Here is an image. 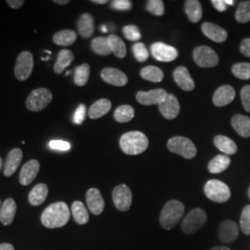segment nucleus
<instances>
[{"instance_id": "nucleus-34", "label": "nucleus", "mask_w": 250, "mask_h": 250, "mask_svg": "<svg viewBox=\"0 0 250 250\" xmlns=\"http://www.w3.org/2000/svg\"><path fill=\"white\" fill-rule=\"evenodd\" d=\"M140 75L145 80L152 83H160L163 80L164 74L159 67L156 66H146L140 71Z\"/></svg>"}, {"instance_id": "nucleus-53", "label": "nucleus", "mask_w": 250, "mask_h": 250, "mask_svg": "<svg viewBox=\"0 0 250 250\" xmlns=\"http://www.w3.org/2000/svg\"><path fill=\"white\" fill-rule=\"evenodd\" d=\"M92 3H95V4H99V5H102V4H107V0H92L91 1Z\"/></svg>"}, {"instance_id": "nucleus-31", "label": "nucleus", "mask_w": 250, "mask_h": 250, "mask_svg": "<svg viewBox=\"0 0 250 250\" xmlns=\"http://www.w3.org/2000/svg\"><path fill=\"white\" fill-rule=\"evenodd\" d=\"M77 34L72 30H62L57 32L53 36V42L61 46L71 45L76 41Z\"/></svg>"}, {"instance_id": "nucleus-56", "label": "nucleus", "mask_w": 250, "mask_h": 250, "mask_svg": "<svg viewBox=\"0 0 250 250\" xmlns=\"http://www.w3.org/2000/svg\"><path fill=\"white\" fill-rule=\"evenodd\" d=\"M101 30H102L103 32H107V29H106V27L104 26V25L101 27Z\"/></svg>"}, {"instance_id": "nucleus-13", "label": "nucleus", "mask_w": 250, "mask_h": 250, "mask_svg": "<svg viewBox=\"0 0 250 250\" xmlns=\"http://www.w3.org/2000/svg\"><path fill=\"white\" fill-rule=\"evenodd\" d=\"M159 108L161 115L167 120H173L178 116L180 112V104L177 98L172 95L168 94L166 99L159 105Z\"/></svg>"}, {"instance_id": "nucleus-21", "label": "nucleus", "mask_w": 250, "mask_h": 250, "mask_svg": "<svg viewBox=\"0 0 250 250\" xmlns=\"http://www.w3.org/2000/svg\"><path fill=\"white\" fill-rule=\"evenodd\" d=\"M201 30L208 38L216 43H223L228 36L227 32L224 28L211 22H204L201 26Z\"/></svg>"}, {"instance_id": "nucleus-23", "label": "nucleus", "mask_w": 250, "mask_h": 250, "mask_svg": "<svg viewBox=\"0 0 250 250\" xmlns=\"http://www.w3.org/2000/svg\"><path fill=\"white\" fill-rule=\"evenodd\" d=\"M95 21L90 13H84L77 21V28L80 36L83 38H89L95 31Z\"/></svg>"}, {"instance_id": "nucleus-8", "label": "nucleus", "mask_w": 250, "mask_h": 250, "mask_svg": "<svg viewBox=\"0 0 250 250\" xmlns=\"http://www.w3.org/2000/svg\"><path fill=\"white\" fill-rule=\"evenodd\" d=\"M34 65V56L31 52L22 51L19 54L14 68V74L17 80L26 81L32 74Z\"/></svg>"}, {"instance_id": "nucleus-41", "label": "nucleus", "mask_w": 250, "mask_h": 250, "mask_svg": "<svg viewBox=\"0 0 250 250\" xmlns=\"http://www.w3.org/2000/svg\"><path fill=\"white\" fill-rule=\"evenodd\" d=\"M146 9L156 16H162L164 14V3L161 0H149L146 3Z\"/></svg>"}, {"instance_id": "nucleus-16", "label": "nucleus", "mask_w": 250, "mask_h": 250, "mask_svg": "<svg viewBox=\"0 0 250 250\" xmlns=\"http://www.w3.org/2000/svg\"><path fill=\"white\" fill-rule=\"evenodd\" d=\"M40 170V163L36 160L27 161L20 173V183L22 186H29L34 182Z\"/></svg>"}, {"instance_id": "nucleus-57", "label": "nucleus", "mask_w": 250, "mask_h": 250, "mask_svg": "<svg viewBox=\"0 0 250 250\" xmlns=\"http://www.w3.org/2000/svg\"><path fill=\"white\" fill-rule=\"evenodd\" d=\"M2 164H3V162H2V159L0 158V170H1V168H2Z\"/></svg>"}, {"instance_id": "nucleus-30", "label": "nucleus", "mask_w": 250, "mask_h": 250, "mask_svg": "<svg viewBox=\"0 0 250 250\" xmlns=\"http://www.w3.org/2000/svg\"><path fill=\"white\" fill-rule=\"evenodd\" d=\"M230 164H231V160L227 155H224V154L218 155L208 163V170L213 174L221 173L224 170H227Z\"/></svg>"}, {"instance_id": "nucleus-11", "label": "nucleus", "mask_w": 250, "mask_h": 250, "mask_svg": "<svg viewBox=\"0 0 250 250\" xmlns=\"http://www.w3.org/2000/svg\"><path fill=\"white\" fill-rule=\"evenodd\" d=\"M150 51L154 59L161 62H173L178 57V51L175 47L161 42L152 44Z\"/></svg>"}, {"instance_id": "nucleus-2", "label": "nucleus", "mask_w": 250, "mask_h": 250, "mask_svg": "<svg viewBox=\"0 0 250 250\" xmlns=\"http://www.w3.org/2000/svg\"><path fill=\"white\" fill-rule=\"evenodd\" d=\"M120 146L127 155H138L146 150L148 139L142 132H128L121 137Z\"/></svg>"}, {"instance_id": "nucleus-26", "label": "nucleus", "mask_w": 250, "mask_h": 250, "mask_svg": "<svg viewBox=\"0 0 250 250\" xmlns=\"http://www.w3.org/2000/svg\"><path fill=\"white\" fill-rule=\"evenodd\" d=\"M74 60V55L69 49H62L58 54L56 63L54 64V72L57 74H62L65 69L71 65Z\"/></svg>"}, {"instance_id": "nucleus-28", "label": "nucleus", "mask_w": 250, "mask_h": 250, "mask_svg": "<svg viewBox=\"0 0 250 250\" xmlns=\"http://www.w3.org/2000/svg\"><path fill=\"white\" fill-rule=\"evenodd\" d=\"M185 10L190 21L198 22L203 15L202 6L198 0H188L185 3Z\"/></svg>"}, {"instance_id": "nucleus-48", "label": "nucleus", "mask_w": 250, "mask_h": 250, "mask_svg": "<svg viewBox=\"0 0 250 250\" xmlns=\"http://www.w3.org/2000/svg\"><path fill=\"white\" fill-rule=\"evenodd\" d=\"M240 51L244 56L250 58V38H246L242 41Z\"/></svg>"}, {"instance_id": "nucleus-54", "label": "nucleus", "mask_w": 250, "mask_h": 250, "mask_svg": "<svg viewBox=\"0 0 250 250\" xmlns=\"http://www.w3.org/2000/svg\"><path fill=\"white\" fill-rule=\"evenodd\" d=\"M231 250L229 248H227V247H224V246H220V247H216V248H213L212 250Z\"/></svg>"}, {"instance_id": "nucleus-17", "label": "nucleus", "mask_w": 250, "mask_h": 250, "mask_svg": "<svg viewBox=\"0 0 250 250\" xmlns=\"http://www.w3.org/2000/svg\"><path fill=\"white\" fill-rule=\"evenodd\" d=\"M239 234L238 225L233 221L226 220L220 225L219 237L220 240L224 243H232L235 241Z\"/></svg>"}, {"instance_id": "nucleus-20", "label": "nucleus", "mask_w": 250, "mask_h": 250, "mask_svg": "<svg viewBox=\"0 0 250 250\" xmlns=\"http://www.w3.org/2000/svg\"><path fill=\"white\" fill-rule=\"evenodd\" d=\"M173 78L179 87L185 91H192L195 88V82L191 77L189 71L184 66H180L174 70Z\"/></svg>"}, {"instance_id": "nucleus-3", "label": "nucleus", "mask_w": 250, "mask_h": 250, "mask_svg": "<svg viewBox=\"0 0 250 250\" xmlns=\"http://www.w3.org/2000/svg\"><path fill=\"white\" fill-rule=\"evenodd\" d=\"M185 212V206L178 200H170L166 203L161 210L160 222L166 230L173 229Z\"/></svg>"}, {"instance_id": "nucleus-19", "label": "nucleus", "mask_w": 250, "mask_h": 250, "mask_svg": "<svg viewBox=\"0 0 250 250\" xmlns=\"http://www.w3.org/2000/svg\"><path fill=\"white\" fill-rule=\"evenodd\" d=\"M22 156L23 154L20 148H13L9 152L4 166V175L6 177H10L15 173L21 162Z\"/></svg>"}, {"instance_id": "nucleus-40", "label": "nucleus", "mask_w": 250, "mask_h": 250, "mask_svg": "<svg viewBox=\"0 0 250 250\" xmlns=\"http://www.w3.org/2000/svg\"><path fill=\"white\" fill-rule=\"evenodd\" d=\"M133 53L135 60L139 62H145L146 61H147L149 57V53L146 46L141 42H136L133 45Z\"/></svg>"}, {"instance_id": "nucleus-10", "label": "nucleus", "mask_w": 250, "mask_h": 250, "mask_svg": "<svg viewBox=\"0 0 250 250\" xmlns=\"http://www.w3.org/2000/svg\"><path fill=\"white\" fill-rule=\"evenodd\" d=\"M112 199L117 209L127 211L131 208L133 201L132 191L126 185H120L113 189Z\"/></svg>"}, {"instance_id": "nucleus-27", "label": "nucleus", "mask_w": 250, "mask_h": 250, "mask_svg": "<svg viewBox=\"0 0 250 250\" xmlns=\"http://www.w3.org/2000/svg\"><path fill=\"white\" fill-rule=\"evenodd\" d=\"M48 195V188L45 184H38L29 194V202L33 206H40L43 204Z\"/></svg>"}, {"instance_id": "nucleus-45", "label": "nucleus", "mask_w": 250, "mask_h": 250, "mask_svg": "<svg viewBox=\"0 0 250 250\" xmlns=\"http://www.w3.org/2000/svg\"><path fill=\"white\" fill-rule=\"evenodd\" d=\"M241 100L244 108L250 112V85H246L242 88Z\"/></svg>"}, {"instance_id": "nucleus-50", "label": "nucleus", "mask_w": 250, "mask_h": 250, "mask_svg": "<svg viewBox=\"0 0 250 250\" xmlns=\"http://www.w3.org/2000/svg\"><path fill=\"white\" fill-rule=\"evenodd\" d=\"M7 4L11 9H17L21 8L24 4L23 0H8Z\"/></svg>"}, {"instance_id": "nucleus-32", "label": "nucleus", "mask_w": 250, "mask_h": 250, "mask_svg": "<svg viewBox=\"0 0 250 250\" xmlns=\"http://www.w3.org/2000/svg\"><path fill=\"white\" fill-rule=\"evenodd\" d=\"M72 213L75 222L78 224L83 225L89 221L88 211L81 201H74L72 205Z\"/></svg>"}, {"instance_id": "nucleus-39", "label": "nucleus", "mask_w": 250, "mask_h": 250, "mask_svg": "<svg viewBox=\"0 0 250 250\" xmlns=\"http://www.w3.org/2000/svg\"><path fill=\"white\" fill-rule=\"evenodd\" d=\"M232 72L235 77L241 80H249L250 79V63H235L232 67Z\"/></svg>"}, {"instance_id": "nucleus-43", "label": "nucleus", "mask_w": 250, "mask_h": 250, "mask_svg": "<svg viewBox=\"0 0 250 250\" xmlns=\"http://www.w3.org/2000/svg\"><path fill=\"white\" fill-rule=\"evenodd\" d=\"M125 38L129 41H139L141 39V33L136 25H126L123 29Z\"/></svg>"}, {"instance_id": "nucleus-22", "label": "nucleus", "mask_w": 250, "mask_h": 250, "mask_svg": "<svg viewBox=\"0 0 250 250\" xmlns=\"http://www.w3.org/2000/svg\"><path fill=\"white\" fill-rule=\"evenodd\" d=\"M17 205L12 198H8L0 208V222L4 225L12 224L16 215Z\"/></svg>"}, {"instance_id": "nucleus-51", "label": "nucleus", "mask_w": 250, "mask_h": 250, "mask_svg": "<svg viewBox=\"0 0 250 250\" xmlns=\"http://www.w3.org/2000/svg\"><path fill=\"white\" fill-rule=\"evenodd\" d=\"M0 250H14V248L11 244L4 243V244L0 245Z\"/></svg>"}, {"instance_id": "nucleus-7", "label": "nucleus", "mask_w": 250, "mask_h": 250, "mask_svg": "<svg viewBox=\"0 0 250 250\" xmlns=\"http://www.w3.org/2000/svg\"><path fill=\"white\" fill-rule=\"evenodd\" d=\"M207 221L206 211L202 208H194L192 209L182 222V230L183 232L191 234L197 232L205 224Z\"/></svg>"}, {"instance_id": "nucleus-15", "label": "nucleus", "mask_w": 250, "mask_h": 250, "mask_svg": "<svg viewBox=\"0 0 250 250\" xmlns=\"http://www.w3.org/2000/svg\"><path fill=\"white\" fill-rule=\"evenodd\" d=\"M100 75L102 80L114 86H125L128 83V78L125 72L115 68H105L101 71Z\"/></svg>"}, {"instance_id": "nucleus-6", "label": "nucleus", "mask_w": 250, "mask_h": 250, "mask_svg": "<svg viewBox=\"0 0 250 250\" xmlns=\"http://www.w3.org/2000/svg\"><path fill=\"white\" fill-rule=\"evenodd\" d=\"M53 95L47 88H37L30 93L26 99V107L33 112H38L48 106Z\"/></svg>"}, {"instance_id": "nucleus-59", "label": "nucleus", "mask_w": 250, "mask_h": 250, "mask_svg": "<svg viewBox=\"0 0 250 250\" xmlns=\"http://www.w3.org/2000/svg\"><path fill=\"white\" fill-rule=\"evenodd\" d=\"M0 208H1V200H0Z\"/></svg>"}, {"instance_id": "nucleus-24", "label": "nucleus", "mask_w": 250, "mask_h": 250, "mask_svg": "<svg viewBox=\"0 0 250 250\" xmlns=\"http://www.w3.org/2000/svg\"><path fill=\"white\" fill-rule=\"evenodd\" d=\"M232 128L242 137H250V118L242 114H237L232 117Z\"/></svg>"}, {"instance_id": "nucleus-1", "label": "nucleus", "mask_w": 250, "mask_h": 250, "mask_svg": "<svg viewBox=\"0 0 250 250\" xmlns=\"http://www.w3.org/2000/svg\"><path fill=\"white\" fill-rule=\"evenodd\" d=\"M71 212L68 206L64 202H56L48 206L43 211L41 222L43 225L49 228H61L68 224Z\"/></svg>"}, {"instance_id": "nucleus-55", "label": "nucleus", "mask_w": 250, "mask_h": 250, "mask_svg": "<svg viewBox=\"0 0 250 250\" xmlns=\"http://www.w3.org/2000/svg\"><path fill=\"white\" fill-rule=\"evenodd\" d=\"M224 2H225V4H226L227 6H232V5L234 4V1H233V0H224Z\"/></svg>"}, {"instance_id": "nucleus-46", "label": "nucleus", "mask_w": 250, "mask_h": 250, "mask_svg": "<svg viewBox=\"0 0 250 250\" xmlns=\"http://www.w3.org/2000/svg\"><path fill=\"white\" fill-rule=\"evenodd\" d=\"M111 7L116 10L126 11L132 9V2L129 0H114L111 2Z\"/></svg>"}, {"instance_id": "nucleus-4", "label": "nucleus", "mask_w": 250, "mask_h": 250, "mask_svg": "<svg viewBox=\"0 0 250 250\" xmlns=\"http://www.w3.org/2000/svg\"><path fill=\"white\" fill-rule=\"evenodd\" d=\"M167 146L169 150L174 154L182 156L185 159L191 160L197 156V147L194 143L184 136H175L168 141Z\"/></svg>"}, {"instance_id": "nucleus-12", "label": "nucleus", "mask_w": 250, "mask_h": 250, "mask_svg": "<svg viewBox=\"0 0 250 250\" xmlns=\"http://www.w3.org/2000/svg\"><path fill=\"white\" fill-rule=\"evenodd\" d=\"M168 97V93L164 89L150 90L148 92L139 91L136 94V100L138 103L151 106V105H160L166 98Z\"/></svg>"}, {"instance_id": "nucleus-52", "label": "nucleus", "mask_w": 250, "mask_h": 250, "mask_svg": "<svg viewBox=\"0 0 250 250\" xmlns=\"http://www.w3.org/2000/svg\"><path fill=\"white\" fill-rule=\"evenodd\" d=\"M53 2L58 5H66V4L70 3L69 0H54Z\"/></svg>"}, {"instance_id": "nucleus-35", "label": "nucleus", "mask_w": 250, "mask_h": 250, "mask_svg": "<svg viewBox=\"0 0 250 250\" xmlns=\"http://www.w3.org/2000/svg\"><path fill=\"white\" fill-rule=\"evenodd\" d=\"M90 76V67L87 63H83L74 70V83L78 86H84Z\"/></svg>"}, {"instance_id": "nucleus-29", "label": "nucleus", "mask_w": 250, "mask_h": 250, "mask_svg": "<svg viewBox=\"0 0 250 250\" xmlns=\"http://www.w3.org/2000/svg\"><path fill=\"white\" fill-rule=\"evenodd\" d=\"M214 145L224 155H234L237 152V146L231 138L224 135H217L214 138Z\"/></svg>"}, {"instance_id": "nucleus-38", "label": "nucleus", "mask_w": 250, "mask_h": 250, "mask_svg": "<svg viewBox=\"0 0 250 250\" xmlns=\"http://www.w3.org/2000/svg\"><path fill=\"white\" fill-rule=\"evenodd\" d=\"M235 20L240 23L250 21V1H242L235 11Z\"/></svg>"}, {"instance_id": "nucleus-44", "label": "nucleus", "mask_w": 250, "mask_h": 250, "mask_svg": "<svg viewBox=\"0 0 250 250\" xmlns=\"http://www.w3.org/2000/svg\"><path fill=\"white\" fill-rule=\"evenodd\" d=\"M49 147L57 151H69L71 149V145L66 141L56 139L49 142Z\"/></svg>"}, {"instance_id": "nucleus-33", "label": "nucleus", "mask_w": 250, "mask_h": 250, "mask_svg": "<svg viewBox=\"0 0 250 250\" xmlns=\"http://www.w3.org/2000/svg\"><path fill=\"white\" fill-rule=\"evenodd\" d=\"M107 42L111 52L119 59H124L126 56V46L125 42L115 35L107 36Z\"/></svg>"}, {"instance_id": "nucleus-18", "label": "nucleus", "mask_w": 250, "mask_h": 250, "mask_svg": "<svg viewBox=\"0 0 250 250\" xmlns=\"http://www.w3.org/2000/svg\"><path fill=\"white\" fill-rule=\"evenodd\" d=\"M235 91L231 85H222L215 91L213 95V104L216 107H224L233 101Z\"/></svg>"}, {"instance_id": "nucleus-42", "label": "nucleus", "mask_w": 250, "mask_h": 250, "mask_svg": "<svg viewBox=\"0 0 250 250\" xmlns=\"http://www.w3.org/2000/svg\"><path fill=\"white\" fill-rule=\"evenodd\" d=\"M240 228L246 235H250V205L246 206L242 211Z\"/></svg>"}, {"instance_id": "nucleus-5", "label": "nucleus", "mask_w": 250, "mask_h": 250, "mask_svg": "<svg viewBox=\"0 0 250 250\" xmlns=\"http://www.w3.org/2000/svg\"><path fill=\"white\" fill-rule=\"evenodd\" d=\"M204 192L207 197L217 203H224L231 197L229 187L219 180H209L206 183Z\"/></svg>"}, {"instance_id": "nucleus-25", "label": "nucleus", "mask_w": 250, "mask_h": 250, "mask_svg": "<svg viewBox=\"0 0 250 250\" xmlns=\"http://www.w3.org/2000/svg\"><path fill=\"white\" fill-rule=\"evenodd\" d=\"M111 108V102L107 99H101L92 104L88 110L90 119L96 120L106 115Z\"/></svg>"}, {"instance_id": "nucleus-36", "label": "nucleus", "mask_w": 250, "mask_h": 250, "mask_svg": "<svg viewBox=\"0 0 250 250\" xmlns=\"http://www.w3.org/2000/svg\"><path fill=\"white\" fill-rule=\"evenodd\" d=\"M91 47L93 51L99 56H107L111 53L107 38L104 36H99L94 38L91 42Z\"/></svg>"}, {"instance_id": "nucleus-37", "label": "nucleus", "mask_w": 250, "mask_h": 250, "mask_svg": "<svg viewBox=\"0 0 250 250\" xmlns=\"http://www.w3.org/2000/svg\"><path fill=\"white\" fill-rule=\"evenodd\" d=\"M134 117V107L129 105H123L117 107L114 111V119L118 123L125 124L133 120Z\"/></svg>"}, {"instance_id": "nucleus-47", "label": "nucleus", "mask_w": 250, "mask_h": 250, "mask_svg": "<svg viewBox=\"0 0 250 250\" xmlns=\"http://www.w3.org/2000/svg\"><path fill=\"white\" fill-rule=\"evenodd\" d=\"M85 113H86V107L83 104H81L80 106L77 107V109L74 112L73 123L76 124V125H82L83 122L84 121Z\"/></svg>"}, {"instance_id": "nucleus-14", "label": "nucleus", "mask_w": 250, "mask_h": 250, "mask_svg": "<svg viewBox=\"0 0 250 250\" xmlns=\"http://www.w3.org/2000/svg\"><path fill=\"white\" fill-rule=\"evenodd\" d=\"M86 203L90 212L100 215L105 208V201L98 188H90L86 193Z\"/></svg>"}, {"instance_id": "nucleus-58", "label": "nucleus", "mask_w": 250, "mask_h": 250, "mask_svg": "<svg viewBox=\"0 0 250 250\" xmlns=\"http://www.w3.org/2000/svg\"><path fill=\"white\" fill-rule=\"evenodd\" d=\"M249 196H250V190H249Z\"/></svg>"}, {"instance_id": "nucleus-9", "label": "nucleus", "mask_w": 250, "mask_h": 250, "mask_svg": "<svg viewBox=\"0 0 250 250\" xmlns=\"http://www.w3.org/2000/svg\"><path fill=\"white\" fill-rule=\"evenodd\" d=\"M193 59L197 66L201 68H212L218 65L219 57L209 46L201 45L195 48Z\"/></svg>"}, {"instance_id": "nucleus-49", "label": "nucleus", "mask_w": 250, "mask_h": 250, "mask_svg": "<svg viewBox=\"0 0 250 250\" xmlns=\"http://www.w3.org/2000/svg\"><path fill=\"white\" fill-rule=\"evenodd\" d=\"M211 3L215 9L220 12H224L227 9V5L225 4L224 0H212Z\"/></svg>"}]
</instances>
